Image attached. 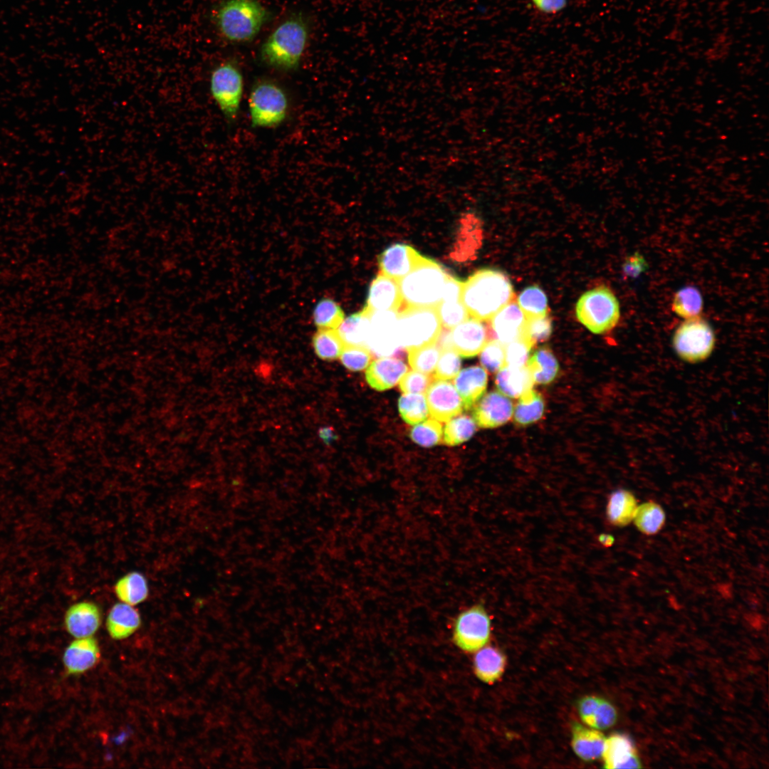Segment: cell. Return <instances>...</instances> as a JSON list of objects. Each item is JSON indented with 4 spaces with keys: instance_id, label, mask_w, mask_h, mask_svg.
Returning a JSON list of instances; mask_svg holds the SVG:
<instances>
[{
    "instance_id": "cell-33",
    "label": "cell",
    "mask_w": 769,
    "mask_h": 769,
    "mask_svg": "<svg viewBox=\"0 0 769 769\" xmlns=\"http://www.w3.org/2000/svg\"><path fill=\"white\" fill-rule=\"evenodd\" d=\"M633 520L641 533L652 535L659 533L664 527L666 514L659 503L650 501L637 506Z\"/></svg>"
},
{
    "instance_id": "cell-16",
    "label": "cell",
    "mask_w": 769,
    "mask_h": 769,
    "mask_svg": "<svg viewBox=\"0 0 769 769\" xmlns=\"http://www.w3.org/2000/svg\"><path fill=\"white\" fill-rule=\"evenodd\" d=\"M100 658L99 644L93 637L75 638L65 649L62 662L67 675L77 676L93 668Z\"/></svg>"
},
{
    "instance_id": "cell-45",
    "label": "cell",
    "mask_w": 769,
    "mask_h": 769,
    "mask_svg": "<svg viewBox=\"0 0 769 769\" xmlns=\"http://www.w3.org/2000/svg\"><path fill=\"white\" fill-rule=\"evenodd\" d=\"M553 331L552 320L547 314L544 316L526 319L523 336L533 345L547 340Z\"/></svg>"
},
{
    "instance_id": "cell-39",
    "label": "cell",
    "mask_w": 769,
    "mask_h": 769,
    "mask_svg": "<svg viewBox=\"0 0 769 769\" xmlns=\"http://www.w3.org/2000/svg\"><path fill=\"white\" fill-rule=\"evenodd\" d=\"M476 431L474 419L468 415H460L451 419L446 424L443 441L447 446H456L469 440Z\"/></svg>"
},
{
    "instance_id": "cell-7",
    "label": "cell",
    "mask_w": 769,
    "mask_h": 769,
    "mask_svg": "<svg viewBox=\"0 0 769 769\" xmlns=\"http://www.w3.org/2000/svg\"><path fill=\"white\" fill-rule=\"evenodd\" d=\"M244 75L234 59L226 60L211 72L209 89L212 98L229 122L239 116L244 93Z\"/></svg>"
},
{
    "instance_id": "cell-6",
    "label": "cell",
    "mask_w": 769,
    "mask_h": 769,
    "mask_svg": "<svg viewBox=\"0 0 769 769\" xmlns=\"http://www.w3.org/2000/svg\"><path fill=\"white\" fill-rule=\"evenodd\" d=\"M576 316L589 330L602 334L612 330L620 318L619 301L606 286H600L583 293L576 304Z\"/></svg>"
},
{
    "instance_id": "cell-34",
    "label": "cell",
    "mask_w": 769,
    "mask_h": 769,
    "mask_svg": "<svg viewBox=\"0 0 769 769\" xmlns=\"http://www.w3.org/2000/svg\"><path fill=\"white\" fill-rule=\"evenodd\" d=\"M545 409L544 400L537 391L531 389L519 397L514 410L515 422L522 426L538 421Z\"/></svg>"
},
{
    "instance_id": "cell-1",
    "label": "cell",
    "mask_w": 769,
    "mask_h": 769,
    "mask_svg": "<svg viewBox=\"0 0 769 769\" xmlns=\"http://www.w3.org/2000/svg\"><path fill=\"white\" fill-rule=\"evenodd\" d=\"M310 27L301 14L291 15L269 34L259 50L261 61L282 71L296 70L308 47Z\"/></svg>"
},
{
    "instance_id": "cell-36",
    "label": "cell",
    "mask_w": 769,
    "mask_h": 769,
    "mask_svg": "<svg viewBox=\"0 0 769 769\" xmlns=\"http://www.w3.org/2000/svg\"><path fill=\"white\" fill-rule=\"evenodd\" d=\"M313 345L318 357L330 361L340 356L345 343L338 330L319 328L313 337Z\"/></svg>"
},
{
    "instance_id": "cell-15",
    "label": "cell",
    "mask_w": 769,
    "mask_h": 769,
    "mask_svg": "<svg viewBox=\"0 0 769 769\" xmlns=\"http://www.w3.org/2000/svg\"><path fill=\"white\" fill-rule=\"evenodd\" d=\"M431 416L440 422H448L463 411V402L453 384L437 380L426 390Z\"/></svg>"
},
{
    "instance_id": "cell-11",
    "label": "cell",
    "mask_w": 769,
    "mask_h": 769,
    "mask_svg": "<svg viewBox=\"0 0 769 769\" xmlns=\"http://www.w3.org/2000/svg\"><path fill=\"white\" fill-rule=\"evenodd\" d=\"M489 340L488 328L481 320L468 318L450 330H441L437 343L441 350L451 348L459 356H476Z\"/></svg>"
},
{
    "instance_id": "cell-44",
    "label": "cell",
    "mask_w": 769,
    "mask_h": 769,
    "mask_svg": "<svg viewBox=\"0 0 769 769\" xmlns=\"http://www.w3.org/2000/svg\"><path fill=\"white\" fill-rule=\"evenodd\" d=\"M342 364L349 370L362 371L372 360L370 350L365 346L345 345L340 355Z\"/></svg>"
},
{
    "instance_id": "cell-12",
    "label": "cell",
    "mask_w": 769,
    "mask_h": 769,
    "mask_svg": "<svg viewBox=\"0 0 769 769\" xmlns=\"http://www.w3.org/2000/svg\"><path fill=\"white\" fill-rule=\"evenodd\" d=\"M397 313L393 310L377 311L370 315V330L367 347L374 354L387 357L402 352L398 338Z\"/></svg>"
},
{
    "instance_id": "cell-26",
    "label": "cell",
    "mask_w": 769,
    "mask_h": 769,
    "mask_svg": "<svg viewBox=\"0 0 769 769\" xmlns=\"http://www.w3.org/2000/svg\"><path fill=\"white\" fill-rule=\"evenodd\" d=\"M605 740L598 729L587 728L577 722L572 723V747L582 760L592 761L602 757Z\"/></svg>"
},
{
    "instance_id": "cell-35",
    "label": "cell",
    "mask_w": 769,
    "mask_h": 769,
    "mask_svg": "<svg viewBox=\"0 0 769 769\" xmlns=\"http://www.w3.org/2000/svg\"><path fill=\"white\" fill-rule=\"evenodd\" d=\"M671 309L684 319L700 315L703 310L702 295L695 287L686 286L675 293Z\"/></svg>"
},
{
    "instance_id": "cell-31",
    "label": "cell",
    "mask_w": 769,
    "mask_h": 769,
    "mask_svg": "<svg viewBox=\"0 0 769 769\" xmlns=\"http://www.w3.org/2000/svg\"><path fill=\"white\" fill-rule=\"evenodd\" d=\"M526 365L533 382L539 384L553 382L559 371L558 362L548 347L538 349L528 358Z\"/></svg>"
},
{
    "instance_id": "cell-42",
    "label": "cell",
    "mask_w": 769,
    "mask_h": 769,
    "mask_svg": "<svg viewBox=\"0 0 769 769\" xmlns=\"http://www.w3.org/2000/svg\"><path fill=\"white\" fill-rule=\"evenodd\" d=\"M442 425L435 419H429L414 426L409 432L411 439L424 447L437 445L441 439Z\"/></svg>"
},
{
    "instance_id": "cell-49",
    "label": "cell",
    "mask_w": 769,
    "mask_h": 769,
    "mask_svg": "<svg viewBox=\"0 0 769 769\" xmlns=\"http://www.w3.org/2000/svg\"><path fill=\"white\" fill-rule=\"evenodd\" d=\"M399 389L404 393H424L432 382V377L418 371L405 373L399 380Z\"/></svg>"
},
{
    "instance_id": "cell-2",
    "label": "cell",
    "mask_w": 769,
    "mask_h": 769,
    "mask_svg": "<svg viewBox=\"0 0 769 769\" xmlns=\"http://www.w3.org/2000/svg\"><path fill=\"white\" fill-rule=\"evenodd\" d=\"M509 278L502 271L482 268L462 282L461 301L472 318L489 320L514 298Z\"/></svg>"
},
{
    "instance_id": "cell-48",
    "label": "cell",
    "mask_w": 769,
    "mask_h": 769,
    "mask_svg": "<svg viewBox=\"0 0 769 769\" xmlns=\"http://www.w3.org/2000/svg\"><path fill=\"white\" fill-rule=\"evenodd\" d=\"M617 718V711L614 706L601 698L587 725L598 730L607 729L615 723Z\"/></svg>"
},
{
    "instance_id": "cell-3",
    "label": "cell",
    "mask_w": 769,
    "mask_h": 769,
    "mask_svg": "<svg viewBox=\"0 0 769 769\" xmlns=\"http://www.w3.org/2000/svg\"><path fill=\"white\" fill-rule=\"evenodd\" d=\"M211 18L224 40L244 43L258 35L270 12L259 0H223L212 9Z\"/></svg>"
},
{
    "instance_id": "cell-40",
    "label": "cell",
    "mask_w": 769,
    "mask_h": 769,
    "mask_svg": "<svg viewBox=\"0 0 769 769\" xmlns=\"http://www.w3.org/2000/svg\"><path fill=\"white\" fill-rule=\"evenodd\" d=\"M313 321L319 328L335 329L344 320V313L333 300L324 298L319 300L313 310Z\"/></svg>"
},
{
    "instance_id": "cell-29",
    "label": "cell",
    "mask_w": 769,
    "mask_h": 769,
    "mask_svg": "<svg viewBox=\"0 0 769 769\" xmlns=\"http://www.w3.org/2000/svg\"><path fill=\"white\" fill-rule=\"evenodd\" d=\"M114 592L120 602L135 606L144 602L149 597L148 580L139 571L129 572L115 582Z\"/></svg>"
},
{
    "instance_id": "cell-19",
    "label": "cell",
    "mask_w": 769,
    "mask_h": 769,
    "mask_svg": "<svg viewBox=\"0 0 769 769\" xmlns=\"http://www.w3.org/2000/svg\"><path fill=\"white\" fill-rule=\"evenodd\" d=\"M411 246L395 244L387 247L378 258L380 273L398 281L407 275L422 259Z\"/></svg>"
},
{
    "instance_id": "cell-17",
    "label": "cell",
    "mask_w": 769,
    "mask_h": 769,
    "mask_svg": "<svg viewBox=\"0 0 769 769\" xmlns=\"http://www.w3.org/2000/svg\"><path fill=\"white\" fill-rule=\"evenodd\" d=\"M403 300L397 281L380 273L371 282L362 312L370 315L377 311H400Z\"/></svg>"
},
{
    "instance_id": "cell-30",
    "label": "cell",
    "mask_w": 769,
    "mask_h": 769,
    "mask_svg": "<svg viewBox=\"0 0 769 769\" xmlns=\"http://www.w3.org/2000/svg\"><path fill=\"white\" fill-rule=\"evenodd\" d=\"M637 507V498L630 491L616 490L609 496L607 500V520L614 526L624 527L633 520Z\"/></svg>"
},
{
    "instance_id": "cell-52",
    "label": "cell",
    "mask_w": 769,
    "mask_h": 769,
    "mask_svg": "<svg viewBox=\"0 0 769 769\" xmlns=\"http://www.w3.org/2000/svg\"><path fill=\"white\" fill-rule=\"evenodd\" d=\"M644 262L642 257L634 255L628 258L624 265V271L627 276H637L644 271Z\"/></svg>"
},
{
    "instance_id": "cell-21",
    "label": "cell",
    "mask_w": 769,
    "mask_h": 769,
    "mask_svg": "<svg viewBox=\"0 0 769 769\" xmlns=\"http://www.w3.org/2000/svg\"><path fill=\"white\" fill-rule=\"evenodd\" d=\"M462 281L449 274L441 300L436 307L441 325L447 330L469 318V314L461 301Z\"/></svg>"
},
{
    "instance_id": "cell-23",
    "label": "cell",
    "mask_w": 769,
    "mask_h": 769,
    "mask_svg": "<svg viewBox=\"0 0 769 769\" xmlns=\"http://www.w3.org/2000/svg\"><path fill=\"white\" fill-rule=\"evenodd\" d=\"M602 757L606 768H638L640 762L631 738L615 733L606 738Z\"/></svg>"
},
{
    "instance_id": "cell-46",
    "label": "cell",
    "mask_w": 769,
    "mask_h": 769,
    "mask_svg": "<svg viewBox=\"0 0 769 769\" xmlns=\"http://www.w3.org/2000/svg\"><path fill=\"white\" fill-rule=\"evenodd\" d=\"M461 365V357L451 348L442 350L436 365L434 378L446 380L454 378L459 373Z\"/></svg>"
},
{
    "instance_id": "cell-28",
    "label": "cell",
    "mask_w": 769,
    "mask_h": 769,
    "mask_svg": "<svg viewBox=\"0 0 769 769\" xmlns=\"http://www.w3.org/2000/svg\"><path fill=\"white\" fill-rule=\"evenodd\" d=\"M506 656L498 649L487 646L476 651L474 671L478 679L487 684L497 681L506 667Z\"/></svg>"
},
{
    "instance_id": "cell-10",
    "label": "cell",
    "mask_w": 769,
    "mask_h": 769,
    "mask_svg": "<svg viewBox=\"0 0 769 769\" xmlns=\"http://www.w3.org/2000/svg\"><path fill=\"white\" fill-rule=\"evenodd\" d=\"M491 629L488 612L482 605L476 604L457 615L454 621L452 637L461 650L475 652L488 642Z\"/></svg>"
},
{
    "instance_id": "cell-25",
    "label": "cell",
    "mask_w": 769,
    "mask_h": 769,
    "mask_svg": "<svg viewBox=\"0 0 769 769\" xmlns=\"http://www.w3.org/2000/svg\"><path fill=\"white\" fill-rule=\"evenodd\" d=\"M106 629L116 640L126 639L139 629L142 619L134 606L120 602L112 606L106 618Z\"/></svg>"
},
{
    "instance_id": "cell-50",
    "label": "cell",
    "mask_w": 769,
    "mask_h": 769,
    "mask_svg": "<svg viewBox=\"0 0 769 769\" xmlns=\"http://www.w3.org/2000/svg\"><path fill=\"white\" fill-rule=\"evenodd\" d=\"M533 7L540 13L554 15L563 11L568 0H530Z\"/></svg>"
},
{
    "instance_id": "cell-51",
    "label": "cell",
    "mask_w": 769,
    "mask_h": 769,
    "mask_svg": "<svg viewBox=\"0 0 769 769\" xmlns=\"http://www.w3.org/2000/svg\"><path fill=\"white\" fill-rule=\"evenodd\" d=\"M600 699V697L596 696H586L579 700L577 710L582 721L585 723H587Z\"/></svg>"
},
{
    "instance_id": "cell-43",
    "label": "cell",
    "mask_w": 769,
    "mask_h": 769,
    "mask_svg": "<svg viewBox=\"0 0 769 769\" xmlns=\"http://www.w3.org/2000/svg\"><path fill=\"white\" fill-rule=\"evenodd\" d=\"M479 360L486 370L498 372L506 365L505 345L495 339L488 341L480 352Z\"/></svg>"
},
{
    "instance_id": "cell-9",
    "label": "cell",
    "mask_w": 769,
    "mask_h": 769,
    "mask_svg": "<svg viewBox=\"0 0 769 769\" xmlns=\"http://www.w3.org/2000/svg\"><path fill=\"white\" fill-rule=\"evenodd\" d=\"M716 343L711 325L701 315L684 319L674 333L672 345L683 361L696 364L708 359Z\"/></svg>"
},
{
    "instance_id": "cell-4",
    "label": "cell",
    "mask_w": 769,
    "mask_h": 769,
    "mask_svg": "<svg viewBox=\"0 0 769 769\" xmlns=\"http://www.w3.org/2000/svg\"><path fill=\"white\" fill-rule=\"evenodd\" d=\"M448 276L441 264L423 256L407 275L397 281L403 305L436 308L441 300Z\"/></svg>"
},
{
    "instance_id": "cell-5",
    "label": "cell",
    "mask_w": 769,
    "mask_h": 769,
    "mask_svg": "<svg viewBox=\"0 0 769 769\" xmlns=\"http://www.w3.org/2000/svg\"><path fill=\"white\" fill-rule=\"evenodd\" d=\"M248 106L251 125L254 128H275L286 120L290 108L284 88L271 79L256 80L250 90Z\"/></svg>"
},
{
    "instance_id": "cell-13",
    "label": "cell",
    "mask_w": 769,
    "mask_h": 769,
    "mask_svg": "<svg viewBox=\"0 0 769 769\" xmlns=\"http://www.w3.org/2000/svg\"><path fill=\"white\" fill-rule=\"evenodd\" d=\"M102 622V612L98 604L82 600L70 605L63 616L66 632L74 638L93 637Z\"/></svg>"
},
{
    "instance_id": "cell-53",
    "label": "cell",
    "mask_w": 769,
    "mask_h": 769,
    "mask_svg": "<svg viewBox=\"0 0 769 769\" xmlns=\"http://www.w3.org/2000/svg\"><path fill=\"white\" fill-rule=\"evenodd\" d=\"M320 438L325 443L330 444L336 439V435L332 428L323 427L319 431Z\"/></svg>"
},
{
    "instance_id": "cell-20",
    "label": "cell",
    "mask_w": 769,
    "mask_h": 769,
    "mask_svg": "<svg viewBox=\"0 0 769 769\" xmlns=\"http://www.w3.org/2000/svg\"><path fill=\"white\" fill-rule=\"evenodd\" d=\"M482 231L479 218L474 213L462 215L456 239L450 257L454 261L464 262L473 259L481 244Z\"/></svg>"
},
{
    "instance_id": "cell-37",
    "label": "cell",
    "mask_w": 769,
    "mask_h": 769,
    "mask_svg": "<svg viewBox=\"0 0 769 769\" xmlns=\"http://www.w3.org/2000/svg\"><path fill=\"white\" fill-rule=\"evenodd\" d=\"M398 409L403 420L411 425L423 422L429 414L426 399L422 394H403L399 398Z\"/></svg>"
},
{
    "instance_id": "cell-24",
    "label": "cell",
    "mask_w": 769,
    "mask_h": 769,
    "mask_svg": "<svg viewBox=\"0 0 769 769\" xmlns=\"http://www.w3.org/2000/svg\"><path fill=\"white\" fill-rule=\"evenodd\" d=\"M488 382L486 370L478 365L461 370L454 383L456 391L463 399L464 408L469 410L484 394Z\"/></svg>"
},
{
    "instance_id": "cell-32",
    "label": "cell",
    "mask_w": 769,
    "mask_h": 769,
    "mask_svg": "<svg viewBox=\"0 0 769 769\" xmlns=\"http://www.w3.org/2000/svg\"><path fill=\"white\" fill-rule=\"evenodd\" d=\"M370 330V316L361 310L344 319L338 326V333L345 345L367 347Z\"/></svg>"
},
{
    "instance_id": "cell-18",
    "label": "cell",
    "mask_w": 769,
    "mask_h": 769,
    "mask_svg": "<svg viewBox=\"0 0 769 769\" xmlns=\"http://www.w3.org/2000/svg\"><path fill=\"white\" fill-rule=\"evenodd\" d=\"M526 317L514 298L498 311L488 321V335L504 345L520 338L524 330Z\"/></svg>"
},
{
    "instance_id": "cell-38",
    "label": "cell",
    "mask_w": 769,
    "mask_h": 769,
    "mask_svg": "<svg viewBox=\"0 0 769 769\" xmlns=\"http://www.w3.org/2000/svg\"><path fill=\"white\" fill-rule=\"evenodd\" d=\"M517 303L526 318L544 316L548 314V298L538 286L525 288L518 295Z\"/></svg>"
},
{
    "instance_id": "cell-27",
    "label": "cell",
    "mask_w": 769,
    "mask_h": 769,
    "mask_svg": "<svg viewBox=\"0 0 769 769\" xmlns=\"http://www.w3.org/2000/svg\"><path fill=\"white\" fill-rule=\"evenodd\" d=\"M533 380L527 367L506 365L495 377V384L506 397L517 398L532 389Z\"/></svg>"
},
{
    "instance_id": "cell-47",
    "label": "cell",
    "mask_w": 769,
    "mask_h": 769,
    "mask_svg": "<svg viewBox=\"0 0 769 769\" xmlns=\"http://www.w3.org/2000/svg\"><path fill=\"white\" fill-rule=\"evenodd\" d=\"M533 345L524 336L505 345L506 365L523 367L529 358L530 351Z\"/></svg>"
},
{
    "instance_id": "cell-22",
    "label": "cell",
    "mask_w": 769,
    "mask_h": 769,
    "mask_svg": "<svg viewBox=\"0 0 769 769\" xmlns=\"http://www.w3.org/2000/svg\"><path fill=\"white\" fill-rule=\"evenodd\" d=\"M407 370L404 362L387 356L374 360L366 370L365 377L372 388L384 391L394 387Z\"/></svg>"
},
{
    "instance_id": "cell-41",
    "label": "cell",
    "mask_w": 769,
    "mask_h": 769,
    "mask_svg": "<svg viewBox=\"0 0 769 769\" xmlns=\"http://www.w3.org/2000/svg\"><path fill=\"white\" fill-rule=\"evenodd\" d=\"M407 350L409 364L412 369L425 374H430L435 370L441 354L436 342Z\"/></svg>"
},
{
    "instance_id": "cell-54",
    "label": "cell",
    "mask_w": 769,
    "mask_h": 769,
    "mask_svg": "<svg viewBox=\"0 0 769 769\" xmlns=\"http://www.w3.org/2000/svg\"><path fill=\"white\" fill-rule=\"evenodd\" d=\"M598 541L604 547H610L613 545L614 538L612 535L607 533H602L598 536Z\"/></svg>"
},
{
    "instance_id": "cell-8",
    "label": "cell",
    "mask_w": 769,
    "mask_h": 769,
    "mask_svg": "<svg viewBox=\"0 0 769 769\" xmlns=\"http://www.w3.org/2000/svg\"><path fill=\"white\" fill-rule=\"evenodd\" d=\"M398 338L407 350L436 342L441 323L436 308L405 306L397 313Z\"/></svg>"
},
{
    "instance_id": "cell-14",
    "label": "cell",
    "mask_w": 769,
    "mask_h": 769,
    "mask_svg": "<svg viewBox=\"0 0 769 769\" xmlns=\"http://www.w3.org/2000/svg\"><path fill=\"white\" fill-rule=\"evenodd\" d=\"M472 408L474 420L478 427L485 429L505 424L513 413L512 402L496 391L483 394Z\"/></svg>"
}]
</instances>
